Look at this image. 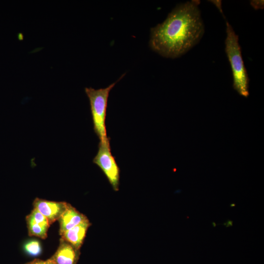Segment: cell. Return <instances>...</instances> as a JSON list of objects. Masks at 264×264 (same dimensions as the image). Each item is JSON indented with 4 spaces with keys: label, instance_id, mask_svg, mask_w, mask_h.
<instances>
[{
    "label": "cell",
    "instance_id": "obj_11",
    "mask_svg": "<svg viewBox=\"0 0 264 264\" xmlns=\"http://www.w3.org/2000/svg\"><path fill=\"white\" fill-rule=\"evenodd\" d=\"M26 217L39 225L48 228L49 227L50 224L47 218L35 208Z\"/></svg>",
    "mask_w": 264,
    "mask_h": 264
},
{
    "label": "cell",
    "instance_id": "obj_18",
    "mask_svg": "<svg viewBox=\"0 0 264 264\" xmlns=\"http://www.w3.org/2000/svg\"></svg>",
    "mask_w": 264,
    "mask_h": 264
},
{
    "label": "cell",
    "instance_id": "obj_2",
    "mask_svg": "<svg viewBox=\"0 0 264 264\" xmlns=\"http://www.w3.org/2000/svg\"><path fill=\"white\" fill-rule=\"evenodd\" d=\"M226 25L225 50L232 69L233 88L241 96L247 97L249 79L242 56L239 36L228 22H226Z\"/></svg>",
    "mask_w": 264,
    "mask_h": 264
},
{
    "label": "cell",
    "instance_id": "obj_3",
    "mask_svg": "<svg viewBox=\"0 0 264 264\" xmlns=\"http://www.w3.org/2000/svg\"><path fill=\"white\" fill-rule=\"evenodd\" d=\"M124 75L106 88L95 89L86 88L85 89L90 103L93 129L100 141H106L109 138L107 134L105 121L110 92Z\"/></svg>",
    "mask_w": 264,
    "mask_h": 264
},
{
    "label": "cell",
    "instance_id": "obj_6",
    "mask_svg": "<svg viewBox=\"0 0 264 264\" xmlns=\"http://www.w3.org/2000/svg\"><path fill=\"white\" fill-rule=\"evenodd\" d=\"M87 220L85 215L69 204L59 219L60 235Z\"/></svg>",
    "mask_w": 264,
    "mask_h": 264
},
{
    "label": "cell",
    "instance_id": "obj_7",
    "mask_svg": "<svg viewBox=\"0 0 264 264\" xmlns=\"http://www.w3.org/2000/svg\"><path fill=\"white\" fill-rule=\"evenodd\" d=\"M89 225L90 223L88 219L61 234L62 239L69 243L75 248L78 249L83 243Z\"/></svg>",
    "mask_w": 264,
    "mask_h": 264
},
{
    "label": "cell",
    "instance_id": "obj_5",
    "mask_svg": "<svg viewBox=\"0 0 264 264\" xmlns=\"http://www.w3.org/2000/svg\"><path fill=\"white\" fill-rule=\"evenodd\" d=\"M68 204L65 202L48 201L38 198H36L33 202L34 208L44 215L50 224L59 220Z\"/></svg>",
    "mask_w": 264,
    "mask_h": 264
},
{
    "label": "cell",
    "instance_id": "obj_16",
    "mask_svg": "<svg viewBox=\"0 0 264 264\" xmlns=\"http://www.w3.org/2000/svg\"><path fill=\"white\" fill-rule=\"evenodd\" d=\"M236 206V204H234V203H231L230 204V206L232 207H234V206Z\"/></svg>",
    "mask_w": 264,
    "mask_h": 264
},
{
    "label": "cell",
    "instance_id": "obj_8",
    "mask_svg": "<svg viewBox=\"0 0 264 264\" xmlns=\"http://www.w3.org/2000/svg\"><path fill=\"white\" fill-rule=\"evenodd\" d=\"M62 240L57 252L51 259L56 264H74L76 260L74 247Z\"/></svg>",
    "mask_w": 264,
    "mask_h": 264
},
{
    "label": "cell",
    "instance_id": "obj_9",
    "mask_svg": "<svg viewBox=\"0 0 264 264\" xmlns=\"http://www.w3.org/2000/svg\"><path fill=\"white\" fill-rule=\"evenodd\" d=\"M26 220L30 236H36L43 239L46 238L48 227L39 225L27 217Z\"/></svg>",
    "mask_w": 264,
    "mask_h": 264
},
{
    "label": "cell",
    "instance_id": "obj_13",
    "mask_svg": "<svg viewBox=\"0 0 264 264\" xmlns=\"http://www.w3.org/2000/svg\"><path fill=\"white\" fill-rule=\"evenodd\" d=\"M30 264H56L51 259L46 261H42L40 260H35Z\"/></svg>",
    "mask_w": 264,
    "mask_h": 264
},
{
    "label": "cell",
    "instance_id": "obj_12",
    "mask_svg": "<svg viewBox=\"0 0 264 264\" xmlns=\"http://www.w3.org/2000/svg\"><path fill=\"white\" fill-rule=\"evenodd\" d=\"M250 4L255 9L264 8V0H251Z\"/></svg>",
    "mask_w": 264,
    "mask_h": 264
},
{
    "label": "cell",
    "instance_id": "obj_14",
    "mask_svg": "<svg viewBox=\"0 0 264 264\" xmlns=\"http://www.w3.org/2000/svg\"><path fill=\"white\" fill-rule=\"evenodd\" d=\"M210 1L215 4V6L218 8L220 12L223 15V12L221 9V0H210Z\"/></svg>",
    "mask_w": 264,
    "mask_h": 264
},
{
    "label": "cell",
    "instance_id": "obj_17",
    "mask_svg": "<svg viewBox=\"0 0 264 264\" xmlns=\"http://www.w3.org/2000/svg\"><path fill=\"white\" fill-rule=\"evenodd\" d=\"M212 224H213V227H215V226H216V224L215 222H212Z\"/></svg>",
    "mask_w": 264,
    "mask_h": 264
},
{
    "label": "cell",
    "instance_id": "obj_15",
    "mask_svg": "<svg viewBox=\"0 0 264 264\" xmlns=\"http://www.w3.org/2000/svg\"><path fill=\"white\" fill-rule=\"evenodd\" d=\"M223 224L225 225L226 227H228L231 226H232L233 225V221L228 220L227 222L223 223Z\"/></svg>",
    "mask_w": 264,
    "mask_h": 264
},
{
    "label": "cell",
    "instance_id": "obj_4",
    "mask_svg": "<svg viewBox=\"0 0 264 264\" xmlns=\"http://www.w3.org/2000/svg\"><path fill=\"white\" fill-rule=\"evenodd\" d=\"M110 137L106 141H100L98 152L93 159L103 171L115 191L119 189L120 169L111 152Z\"/></svg>",
    "mask_w": 264,
    "mask_h": 264
},
{
    "label": "cell",
    "instance_id": "obj_1",
    "mask_svg": "<svg viewBox=\"0 0 264 264\" xmlns=\"http://www.w3.org/2000/svg\"><path fill=\"white\" fill-rule=\"evenodd\" d=\"M200 2L192 0L179 4L163 22L152 28L151 48L164 57L176 58L195 46L204 33Z\"/></svg>",
    "mask_w": 264,
    "mask_h": 264
},
{
    "label": "cell",
    "instance_id": "obj_10",
    "mask_svg": "<svg viewBox=\"0 0 264 264\" xmlns=\"http://www.w3.org/2000/svg\"><path fill=\"white\" fill-rule=\"evenodd\" d=\"M25 252L29 255L36 257L42 252V247L40 242L36 240H31L27 242L23 246Z\"/></svg>",
    "mask_w": 264,
    "mask_h": 264
}]
</instances>
